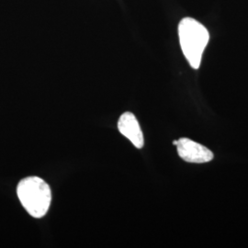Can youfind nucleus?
I'll return each mask as SVG.
<instances>
[{
	"instance_id": "1",
	"label": "nucleus",
	"mask_w": 248,
	"mask_h": 248,
	"mask_svg": "<svg viewBox=\"0 0 248 248\" xmlns=\"http://www.w3.org/2000/svg\"><path fill=\"white\" fill-rule=\"evenodd\" d=\"M18 200L31 216L40 219L48 213L52 202V190L43 178L28 177L17 186Z\"/></svg>"
},
{
	"instance_id": "2",
	"label": "nucleus",
	"mask_w": 248,
	"mask_h": 248,
	"mask_svg": "<svg viewBox=\"0 0 248 248\" xmlns=\"http://www.w3.org/2000/svg\"><path fill=\"white\" fill-rule=\"evenodd\" d=\"M178 37L187 62L192 68L198 69L210 40L208 30L194 18H184L178 24Z\"/></svg>"
},
{
	"instance_id": "3",
	"label": "nucleus",
	"mask_w": 248,
	"mask_h": 248,
	"mask_svg": "<svg viewBox=\"0 0 248 248\" xmlns=\"http://www.w3.org/2000/svg\"><path fill=\"white\" fill-rule=\"evenodd\" d=\"M174 144L177 146L179 157L188 163L202 164L213 159L212 151L190 139L181 138L174 141Z\"/></svg>"
},
{
	"instance_id": "4",
	"label": "nucleus",
	"mask_w": 248,
	"mask_h": 248,
	"mask_svg": "<svg viewBox=\"0 0 248 248\" xmlns=\"http://www.w3.org/2000/svg\"><path fill=\"white\" fill-rule=\"evenodd\" d=\"M119 132L126 137L133 145L141 149L144 144V138L140 124L132 112H124L118 121Z\"/></svg>"
}]
</instances>
